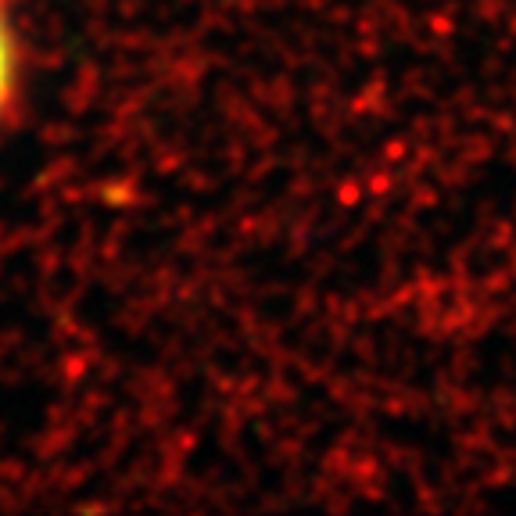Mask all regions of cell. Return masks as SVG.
Masks as SVG:
<instances>
[{"label":"cell","mask_w":516,"mask_h":516,"mask_svg":"<svg viewBox=\"0 0 516 516\" xmlns=\"http://www.w3.org/2000/svg\"><path fill=\"white\" fill-rule=\"evenodd\" d=\"M11 90V43H8V29L0 22V104L8 101Z\"/></svg>","instance_id":"6da1fadb"}]
</instances>
